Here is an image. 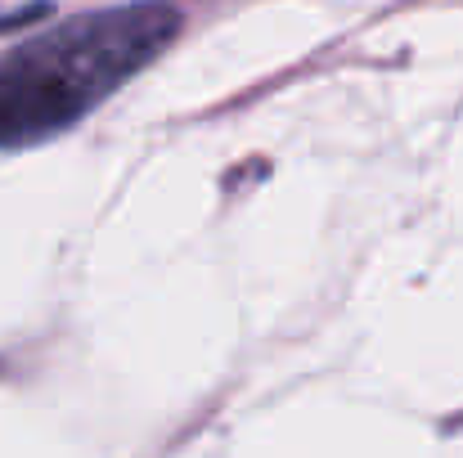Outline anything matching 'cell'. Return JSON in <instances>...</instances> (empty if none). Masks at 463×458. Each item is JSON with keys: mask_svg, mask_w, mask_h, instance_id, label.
<instances>
[{"mask_svg": "<svg viewBox=\"0 0 463 458\" xmlns=\"http://www.w3.org/2000/svg\"><path fill=\"white\" fill-rule=\"evenodd\" d=\"M180 9L136 0L77 14L0 59V149L54 140L175 41Z\"/></svg>", "mask_w": 463, "mask_h": 458, "instance_id": "1", "label": "cell"}]
</instances>
